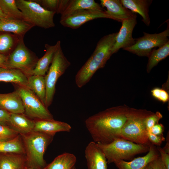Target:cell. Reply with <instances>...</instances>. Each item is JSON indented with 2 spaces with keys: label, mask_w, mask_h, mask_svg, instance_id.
<instances>
[{
  "label": "cell",
  "mask_w": 169,
  "mask_h": 169,
  "mask_svg": "<svg viewBox=\"0 0 169 169\" xmlns=\"http://www.w3.org/2000/svg\"><path fill=\"white\" fill-rule=\"evenodd\" d=\"M168 136V137L167 136L166 144L165 146L162 148V149L166 153L169 154V141Z\"/></svg>",
  "instance_id": "cell-41"
},
{
  "label": "cell",
  "mask_w": 169,
  "mask_h": 169,
  "mask_svg": "<svg viewBox=\"0 0 169 169\" xmlns=\"http://www.w3.org/2000/svg\"><path fill=\"white\" fill-rule=\"evenodd\" d=\"M0 82L12 83L29 88L28 77L16 69L0 67Z\"/></svg>",
  "instance_id": "cell-24"
},
{
  "label": "cell",
  "mask_w": 169,
  "mask_h": 169,
  "mask_svg": "<svg viewBox=\"0 0 169 169\" xmlns=\"http://www.w3.org/2000/svg\"><path fill=\"white\" fill-rule=\"evenodd\" d=\"M97 144L108 164L118 160H131L136 155L148 152L150 146L136 144L121 138H117L108 144Z\"/></svg>",
  "instance_id": "cell-5"
},
{
  "label": "cell",
  "mask_w": 169,
  "mask_h": 169,
  "mask_svg": "<svg viewBox=\"0 0 169 169\" xmlns=\"http://www.w3.org/2000/svg\"><path fill=\"white\" fill-rule=\"evenodd\" d=\"M147 136L149 141L154 145L160 146L162 142L165 140L163 135L157 136L151 133L149 131L147 132Z\"/></svg>",
  "instance_id": "cell-35"
},
{
  "label": "cell",
  "mask_w": 169,
  "mask_h": 169,
  "mask_svg": "<svg viewBox=\"0 0 169 169\" xmlns=\"http://www.w3.org/2000/svg\"><path fill=\"white\" fill-rule=\"evenodd\" d=\"M35 120L24 114H11L8 126L19 134L24 135L33 131Z\"/></svg>",
  "instance_id": "cell-19"
},
{
  "label": "cell",
  "mask_w": 169,
  "mask_h": 169,
  "mask_svg": "<svg viewBox=\"0 0 169 169\" xmlns=\"http://www.w3.org/2000/svg\"><path fill=\"white\" fill-rule=\"evenodd\" d=\"M7 56L0 54V67L8 68L7 66Z\"/></svg>",
  "instance_id": "cell-40"
},
{
  "label": "cell",
  "mask_w": 169,
  "mask_h": 169,
  "mask_svg": "<svg viewBox=\"0 0 169 169\" xmlns=\"http://www.w3.org/2000/svg\"><path fill=\"white\" fill-rule=\"evenodd\" d=\"M150 164L152 169H166L160 156L152 161Z\"/></svg>",
  "instance_id": "cell-39"
},
{
  "label": "cell",
  "mask_w": 169,
  "mask_h": 169,
  "mask_svg": "<svg viewBox=\"0 0 169 169\" xmlns=\"http://www.w3.org/2000/svg\"><path fill=\"white\" fill-rule=\"evenodd\" d=\"M146 110L130 108L126 121L122 127L119 138L135 143L150 145L145 125L147 117L153 114Z\"/></svg>",
  "instance_id": "cell-4"
},
{
  "label": "cell",
  "mask_w": 169,
  "mask_h": 169,
  "mask_svg": "<svg viewBox=\"0 0 169 169\" xmlns=\"http://www.w3.org/2000/svg\"><path fill=\"white\" fill-rule=\"evenodd\" d=\"M145 156L135 158L130 161L121 160L114 163L118 169H144L149 163L160 156L157 147L151 144Z\"/></svg>",
  "instance_id": "cell-13"
},
{
  "label": "cell",
  "mask_w": 169,
  "mask_h": 169,
  "mask_svg": "<svg viewBox=\"0 0 169 169\" xmlns=\"http://www.w3.org/2000/svg\"><path fill=\"white\" fill-rule=\"evenodd\" d=\"M76 162V158L73 154L65 153L56 157L43 169H72Z\"/></svg>",
  "instance_id": "cell-25"
},
{
  "label": "cell",
  "mask_w": 169,
  "mask_h": 169,
  "mask_svg": "<svg viewBox=\"0 0 169 169\" xmlns=\"http://www.w3.org/2000/svg\"><path fill=\"white\" fill-rule=\"evenodd\" d=\"M18 134L8 126L0 124V142L12 140Z\"/></svg>",
  "instance_id": "cell-32"
},
{
  "label": "cell",
  "mask_w": 169,
  "mask_h": 169,
  "mask_svg": "<svg viewBox=\"0 0 169 169\" xmlns=\"http://www.w3.org/2000/svg\"><path fill=\"white\" fill-rule=\"evenodd\" d=\"M100 18L112 19L105 11L84 10L75 12L66 17L60 18L59 23L64 27L76 29L87 22Z\"/></svg>",
  "instance_id": "cell-11"
},
{
  "label": "cell",
  "mask_w": 169,
  "mask_h": 169,
  "mask_svg": "<svg viewBox=\"0 0 169 169\" xmlns=\"http://www.w3.org/2000/svg\"><path fill=\"white\" fill-rule=\"evenodd\" d=\"M0 8L7 17L23 20L15 0H0Z\"/></svg>",
  "instance_id": "cell-30"
},
{
  "label": "cell",
  "mask_w": 169,
  "mask_h": 169,
  "mask_svg": "<svg viewBox=\"0 0 169 169\" xmlns=\"http://www.w3.org/2000/svg\"><path fill=\"white\" fill-rule=\"evenodd\" d=\"M15 85V90L23 101L25 115L35 120L54 119L48 108L31 89L26 86Z\"/></svg>",
  "instance_id": "cell-9"
},
{
  "label": "cell",
  "mask_w": 169,
  "mask_h": 169,
  "mask_svg": "<svg viewBox=\"0 0 169 169\" xmlns=\"http://www.w3.org/2000/svg\"><path fill=\"white\" fill-rule=\"evenodd\" d=\"M28 80L29 88L44 105L46 92L44 76L32 75L28 77Z\"/></svg>",
  "instance_id": "cell-26"
},
{
  "label": "cell",
  "mask_w": 169,
  "mask_h": 169,
  "mask_svg": "<svg viewBox=\"0 0 169 169\" xmlns=\"http://www.w3.org/2000/svg\"><path fill=\"white\" fill-rule=\"evenodd\" d=\"M71 127L65 122L54 120H35L33 131L54 135L57 132H69Z\"/></svg>",
  "instance_id": "cell-18"
},
{
  "label": "cell",
  "mask_w": 169,
  "mask_h": 169,
  "mask_svg": "<svg viewBox=\"0 0 169 169\" xmlns=\"http://www.w3.org/2000/svg\"><path fill=\"white\" fill-rule=\"evenodd\" d=\"M164 126L161 124L158 123L152 126L148 131L151 133L157 136L163 134Z\"/></svg>",
  "instance_id": "cell-38"
},
{
  "label": "cell",
  "mask_w": 169,
  "mask_h": 169,
  "mask_svg": "<svg viewBox=\"0 0 169 169\" xmlns=\"http://www.w3.org/2000/svg\"><path fill=\"white\" fill-rule=\"evenodd\" d=\"M130 108L125 105L112 107L88 118L85 124L93 141L106 144L119 138Z\"/></svg>",
  "instance_id": "cell-1"
},
{
  "label": "cell",
  "mask_w": 169,
  "mask_h": 169,
  "mask_svg": "<svg viewBox=\"0 0 169 169\" xmlns=\"http://www.w3.org/2000/svg\"><path fill=\"white\" fill-rule=\"evenodd\" d=\"M0 153L25 154L24 145L20 135L14 139L0 142Z\"/></svg>",
  "instance_id": "cell-29"
},
{
  "label": "cell",
  "mask_w": 169,
  "mask_h": 169,
  "mask_svg": "<svg viewBox=\"0 0 169 169\" xmlns=\"http://www.w3.org/2000/svg\"><path fill=\"white\" fill-rule=\"evenodd\" d=\"M144 35L136 39L132 46L124 49L139 56L148 57L155 48H160L169 41V28L159 33L150 34L143 32Z\"/></svg>",
  "instance_id": "cell-10"
},
{
  "label": "cell",
  "mask_w": 169,
  "mask_h": 169,
  "mask_svg": "<svg viewBox=\"0 0 169 169\" xmlns=\"http://www.w3.org/2000/svg\"><path fill=\"white\" fill-rule=\"evenodd\" d=\"M162 117V115L159 111L153 113L147 117L145 120V125L147 131L154 125L158 123L159 121Z\"/></svg>",
  "instance_id": "cell-33"
},
{
  "label": "cell",
  "mask_w": 169,
  "mask_h": 169,
  "mask_svg": "<svg viewBox=\"0 0 169 169\" xmlns=\"http://www.w3.org/2000/svg\"><path fill=\"white\" fill-rule=\"evenodd\" d=\"M123 6L126 8L142 17V21L147 26L150 24L149 14V7L152 0H120Z\"/></svg>",
  "instance_id": "cell-22"
},
{
  "label": "cell",
  "mask_w": 169,
  "mask_h": 169,
  "mask_svg": "<svg viewBox=\"0 0 169 169\" xmlns=\"http://www.w3.org/2000/svg\"><path fill=\"white\" fill-rule=\"evenodd\" d=\"M23 140L28 168L43 169L47 165L44 156L54 135L33 131L21 135Z\"/></svg>",
  "instance_id": "cell-3"
},
{
  "label": "cell",
  "mask_w": 169,
  "mask_h": 169,
  "mask_svg": "<svg viewBox=\"0 0 169 169\" xmlns=\"http://www.w3.org/2000/svg\"><path fill=\"white\" fill-rule=\"evenodd\" d=\"M7 56L8 68L19 70L27 77L32 75L38 59L26 46L23 38L20 39L15 49Z\"/></svg>",
  "instance_id": "cell-8"
},
{
  "label": "cell",
  "mask_w": 169,
  "mask_h": 169,
  "mask_svg": "<svg viewBox=\"0 0 169 169\" xmlns=\"http://www.w3.org/2000/svg\"><path fill=\"white\" fill-rule=\"evenodd\" d=\"M61 45V42L57 41L54 45L48 44L45 45V52L44 55L38 59L36 66L32 71V75L44 76L51 64L55 53L58 48Z\"/></svg>",
  "instance_id": "cell-20"
},
{
  "label": "cell",
  "mask_w": 169,
  "mask_h": 169,
  "mask_svg": "<svg viewBox=\"0 0 169 169\" xmlns=\"http://www.w3.org/2000/svg\"><path fill=\"white\" fill-rule=\"evenodd\" d=\"M21 12L23 19L33 25L45 29L55 26L54 17L56 13L48 10L34 0H15Z\"/></svg>",
  "instance_id": "cell-6"
},
{
  "label": "cell",
  "mask_w": 169,
  "mask_h": 169,
  "mask_svg": "<svg viewBox=\"0 0 169 169\" xmlns=\"http://www.w3.org/2000/svg\"><path fill=\"white\" fill-rule=\"evenodd\" d=\"M136 17L123 20L121 26L116 35L115 43L112 49L113 54L120 49L130 47L135 43L136 39L132 37V33L137 24Z\"/></svg>",
  "instance_id": "cell-12"
},
{
  "label": "cell",
  "mask_w": 169,
  "mask_h": 169,
  "mask_svg": "<svg viewBox=\"0 0 169 169\" xmlns=\"http://www.w3.org/2000/svg\"><path fill=\"white\" fill-rule=\"evenodd\" d=\"M0 109L11 114H24L21 98L16 90L8 93H0Z\"/></svg>",
  "instance_id": "cell-17"
},
{
  "label": "cell",
  "mask_w": 169,
  "mask_h": 169,
  "mask_svg": "<svg viewBox=\"0 0 169 169\" xmlns=\"http://www.w3.org/2000/svg\"><path fill=\"white\" fill-rule=\"evenodd\" d=\"M44 9L60 14L61 0H34Z\"/></svg>",
  "instance_id": "cell-31"
},
{
  "label": "cell",
  "mask_w": 169,
  "mask_h": 169,
  "mask_svg": "<svg viewBox=\"0 0 169 169\" xmlns=\"http://www.w3.org/2000/svg\"><path fill=\"white\" fill-rule=\"evenodd\" d=\"M7 17L0 8V18Z\"/></svg>",
  "instance_id": "cell-42"
},
{
  "label": "cell",
  "mask_w": 169,
  "mask_h": 169,
  "mask_svg": "<svg viewBox=\"0 0 169 169\" xmlns=\"http://www.w3.org/2000/svg\"><path fill=\"white\" fill-rule=\"evenodd\" d=\"M20 38L11 33L5 32L0 33V54L9 55L15 49Z\"/></svg>",
  "instance_id": "cell-28"
},
{
  "label": "cell",
  "mask_w": 169,
  "mask_h": 169,
  "mask_svg": "<svg viewBox=\"0 0 169 169\" xmlns=\"http://www.w3.org/2000/svg\"><path fill=\"white\" fill-rule=\"evenodd\" d=\"M100 5L105 7V12L112 19L122 22L123 20L137 17L134 13L125 8L120 0H100Z\"/></svg>",
  "instance_id": "cell-15"
},
{
  "label": "cell",
  "mask_w": 169,
  "mask_h": 169,
  "mask_svg": "<svg viewBox=\"0 0 169 169\" xmlns=\"http://www.w3.org/2000/svg\"><path fill=\"white\" fill-rule=\"evenodd\" d=\"M84 10L104 11L100 5L94 0H69L65 8L60 14L61 18L68 16L75 12Z\"/></svg>",
  "instance_id": "cell-23"
},
{
  "label": "cell",
  "mask_w": 169,
  "mask_h": 169,
  "mask_svg": "<svg viewBox=\"0 0 169 169\" xmlns=\"http://www.w3.org/2000/svg\"><path fill=\"white\" fill-rule=\"evenodd\" d=\"M169 55V41L157 49H153L149 56L146 71L149 73L151 70L162 60Z\"/></svg>",
  "instance_id": "cell-27"
},
{
  "label": "cell",
  "mask_w": 169,
  "mask_h": 169,
  "mask_svg": "<svg viewBox=\"0 0 169 169\" xmlns=\"http://www.w3.org/2000/svg\"><path fill=\"white\" fill-rule=\"evenodd\" d=\"M28 169H33V168H28Z\"/></svg>",
  "instance_id": "cell-45"
},
{
  "label": "cell",
  "mask_w": 169,
  "mask_h": 169,
  "mask_svg": "<svg viewBox=\"0 0 169 169\" xmlns=\"http://www.w3.org/2000/svg\"><path fill=\"white\" fill-rule=\"evenodd\" d=\"M25 154L0 153V169H28Z\"/></svg>",
  "instance_id": "cell-21"
},
{
  "label": "cell",
  "mask_w": 169,
  "mask_h": 169,
  "mask_svg": "<svg viewBox=\"0 0 169 169\" xmlns=\"http://www.w3.org/2000/svg\"><path fill=\"white\" fill-rule=\"evenodd\" d=\"M144 169H152L150 163H149Z\"/></svg>",
  "instance_id": "cell-43"
},
{
  "label": "cell",
  "mask_w": 169,
  "mask_h": 169,
  "mask_svg": "<svg viewBox=\"0 0 169 169\" xmlns=\"http://www.w3.org/2000/svg\"><path fill=\"white\" fill-rule=\"evenodd\" d=\"M11 113L0 109V124L8 126Z\"/></svg>",
  "instance_id": "cell-37"
},
{
  "label": "cell",
  "mask_w": 169,
  "mask_h": 169,
  "mask_svg": "<svg viewBox=\"0 0 169 169\" xmlns=\"http://www.w3.org/2000/svg\"><path fill=\"white\" fill-rule=\"evenodd\" d=\"M72 169H76L75 167L74 166Z\"/></svg>",
  "instance_id": "cell-44"
},
{
  "label": "cell",
  "mask_w": 169,
  "mask_h": 169,
  "mask_svg": "<svg viewBox=\"0 0 169 169\" xmlns=\"http://www.w3.org/2000/svg\"><path fill=\"white\" fill-rule=\"evenodd\" d=\"M161 160L166 169H169V154L160 146L157 147Z\"/></svg>",
  "instance_id": "cell-36"
},
{
  "label": "cell",
  "mask_w": 169,
  "mask_h": 169,
  "mask_svg": "<svg viewBox=\"0 0 169 169\" xmlns=\"http://www.w3.org/2000/svg\"><path fill=\"white\" fill-rule=\"evenodd\" d=\"M117 32L110 33L98 42L93 52L75 76L76 85L79 88L85 85L99 69L103 68L112 55V49Z\"/></svg>",
  "instance_id": "cell-2"
},
{
  "label": "cell",
  "mask_w": 169,
  "mask_h": 169,
  "mask_svg": "<svg viewBox=\"0 0 169 169\" xmlns=\"http://www.w3.org/2000/svg\"><path fill=\"white\" fill-rule=\"evenodd\" d=\"M85 156L88 169H107L105 156L94 141L89 143L85 150Z\"/></svg>",
  "instance_id": "cell-14"
},
{
  "label": "cell",
  "mask_w": 169,
  "mask_h": 169,
  "mask_svg": "<svg viewBox=\"0 0 169 169\" xmlns=\"http://www.w3.org/2000/svg\"><path fill=\"white\" fill-rule=\"evenodd\" d=\"M70 65L60 45L55 52L47 73L44 76L46 90L44 105L47 108L52 103L58 79Z\"/></svg>",
  "instance_id": "cell-7"
},
{
  "label": "cell",
  "mask_w": 169,
  "mask_h": 169,
  "mask_svg": "<svg viewBox=\"0 0 169 169\" xmlns=\"http://www.w3.org/2000/svg\"><path fill=\"white\" fill-rule=\"evenodd\" d=\"M151 92L152 96L159 101L166 103L169 100V94L165 90L163 89L155 88L151 90Z\"/></svg>",
  "instance_id": "cell-34"
},
{
  "label": "cell",
  "mask_w": 169,
  "mask_h": 169,
  "mask_svg": "<svg viewBox=\"0 0 169 169\" xmlns=\"http://www.w3.org/2000/svg\"><path fill=\"white\" fill-rule=\"evenodd\" d=\"M33 25L22 19L10 18H0V32L12 33L19 38H24Z\"/></svg>",
  "instance_id": "cell-16"
}]
</instances>
